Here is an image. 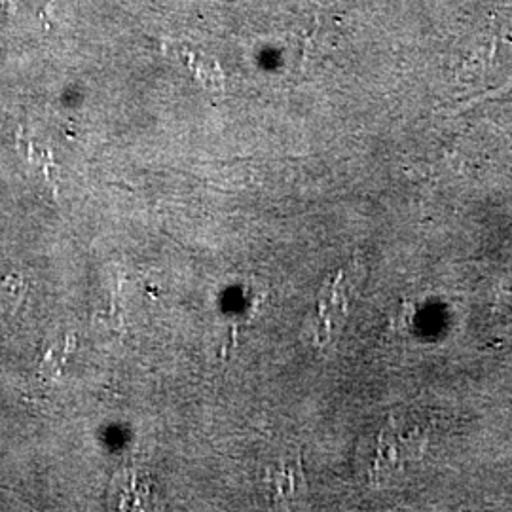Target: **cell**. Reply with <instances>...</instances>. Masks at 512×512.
I'll return each mask as SVG.
<instances>
[{
    "instance_id": "3",
    "label": "cell",
    "mask_w": 512,
    "mask_h": 512,
    "mask_svg": "<svg viewBox=\"0 0 512 512\" xmlns=\"http://www.w3.org/2000/svg\"><path fill=\"white\" fill-rule=\"evenodd\" d=\"M270 478H272V494L275 499H293L296 492H304L308 486L300 459H296L294 467L275 471V475Z\"/></svg>"
},
{
    "instance_id": "1",
    "label": "cell",
    "mask_w": 512,
    "mask_h": 512,
    "mask_svg": "<svg viewBox=\"0 0 512 512\" xmlns=\"http://www.w3.org/2000/svg\"><path fill=\"white\" fill-rule=\"evenodd\" d=\"M372 446H374L372 454L366 452V475L370 476V480L380 482L384 476L389 475L395 469H399V465H401L399 444H397V437L391 431V427H385Z\"/></svg>"
},
{
    "instance_id": "2",
    "label": "cell",
    "mask_w": 512,
    "mask_h": 512,
    "mask_svg": "<svg viewBox=\"0 0 512 512\" xmlns=\"http://www.w3.org/2000/svg\"><path fill=\"white\" fill-rule=\"evenodd\" d=\"M179 55L183 57L188 69L202 82L203 88L209 92H222L224 90V74L220 71L219 63L202 52H194L190 48L179 46Z\"/></svg>"
}]
</instances>
